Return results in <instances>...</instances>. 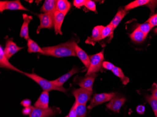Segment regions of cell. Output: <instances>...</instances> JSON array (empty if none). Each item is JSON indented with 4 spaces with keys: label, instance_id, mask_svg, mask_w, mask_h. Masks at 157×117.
I'll use <instances>...</instances> for the list:
<instances>
[{
    "label": "cell",
    "instance_id": "obj_33",
    "mask_svg": "<svg viewBox=\"0 0 157 117\" xmlns=\"http://www.w3.org/2000/svg\"><path fill=\"white\" fill-rule=\"evenodd\" d=\"M102 67L105 69L112 70L115 66L111 62L105 61H103V63H102Z\"/></svg>",
    "mask_w": 157,
    "mask_h": 117
},
{
    "label": "cell",
    "instance_id": "obj_26",
    "mask_svg": "<svg viewBox=\"0 0 157 117\" xmlns=\"http://www.w3.org/2000/svg\"><path fill=\"white\" fill-rule=\"evenodd\" d=\"M145 99L151 106L155 117H157V98L152 96V95H147L145 97Z\"/></svg>",
    "mask_w": 157,
    "mask_h": 117
},
{
    "label": "cell",
    "instance_id": "obj_35",
    "mask_svg": "<svg viewBox=\"0 0 157 117\" xmlns=\"http://www.w3.org/2000/svg\"><path fill=\"white\" fill-rule=\"evenodd\" d=\"M136 111L137 113L140 115L144 114L145 112V107L144 105H139L136 107Z\"/></svg>",
    "mask_w": 157,
    "mask_h": 117
},
{
    "label": "cell",
    "instance_id": "obj_37",
    "mask_svg": "<svg viewBox=\"0 0 157 117\" xmlns=\"http://www.w3.org/2000/svg\"><path fill=\"white\" fill-rule=\"evenodd\" d=\"M31 101L28 99H25L21 102V105L25 107H29L31 106Z\"/></svg>",
    "mask_w": 157,
    "mask_h": 117
},
{
    "label": "cell",
    "instance_id": "obj_5",
    "mask_svg": "<svg viewBox=\"0 0 157 117\" xmlns=\"http://www.w3.org/2000/svg\"><path fill=\"white\" fill-rule=\"evenodd\" d=\"M40 20V24L37 29L36 33L39 34L42 29H51L54 28V14L51 13L36 14Z\"/></svg>",
    "mask_w": 157,
    "mask_h": 117
},
{
    "label": "cell",
    "instance_id": "obj_20",
    "mask_svg": "<svg viewBox=\"0 0 157 117\" xmlns=\"http://www.w3.org/2000/svg\"><path fill=\"white\" fill-rule=\"evenodd\" d=\"M127 13H128V11L123 9H119L116 15L110 23V25L113 26L114 30L117 27L121 21L124 18V16L127 15Z\"/></svg>",
    "mask_w": 157,
    "mask_h": 117
},
{
    "label": "cell",
    "instance_id": "obj_25",
    "mask_svg": "<svg viewBox=\"0 0 157 117\" xmlns=\"http://www.w3.org/2000/svg\"><path fill=\"white\" fill-rule=\"evenodd\" d=\"M146 35H145L143 32L140 31L139 29L136 28L131 34L130 38L131 39L135 42H142L144 40L146 37Z\"/></svg>",
    "mask_w": 157,
    "mask_h": 117
},
{
    "label": "cell",
    "instance_id": "obj_1",
    "mask_svg": "<svg viewBox=\"0 0 157 117\" xmlns=\"http://www.w3.org/2000/svg\"><path fill=\"white\" fill-rule=\"evenodd\" d=\"M76 43L75 40H70L55 46L43 47L42 49L44 52L45 55L57 58L77 56L75 50Z\"/></svg>",
    "mask_w": 157,
    "mask_h": 117
},
{
    "label": "cell",
    "instance_id": "obj_23",
    "mask_svg": "<svg viewBox=\"0 0 157 117\" xmlns=\"http://www.w3.org/2000/svg\"><path fill=\"white\" fill-rule=\"evenodd\" d=\"M153 2V1H149V0H136L126 5L124 8V9L128 11V10L136 8V7L151 4Z\"/></svg>",
    "mask_w": 157,
    "mask_h": 117
},
{
    "label": "cell",
    "instance_id": "obj_38",
    "mask_svg": "<svg viewBox=\"0 0 157 117\" xmlns=\"http://www.w3.org/2000/svg\"><path fill=\"white\" fill-rule=\"evenodd\" d=\"M32 111V106L29 107H25L22 111V113L24 115H29Z\"/></svg>",
    "mask_w": 157,
    "mask_h": 117
},
{
    "label": "cell",
    "instance_id": "obj_32",
    "mask_svg": "<svg viewBox=\"0 0 157 117\" xmlns=\"http://www.w3.org/2000/svg\"><path fill=\"white\" fill-rule=\"evenodd\" d=\"M146 23L150 24L153 26H157V14L150 17L146 21Z\"/></svg>",
    "mask_w": 157,
    "mask_h": 117
},
{
    "label": "cell",
    "instance_id": "obj_14",
    "mask_svg": "<svg viewBox=\"0 0 157 117\" xmlns=\"http://www.w3.org/2000/svg\"><path fill=\"white\" fill-rule=\"evenodd\" d=\"M66 16V14L59 12L57 10L54 13V28L56 34L62 35L61 31L62 25Z\"/></svg>",
    "mask_w": 157,
    "mask_h": 117
},
{
    "label": "cell",
    "instance_id": "obj_17",
    "mask_svg": "<svg viewBox=\"0 0 157 117\" xmlns=\"http://www.w3.org/2000/svg\"><path fill=\"white\" fill-rule=\"evenodd\" d=\"M56 0H46L40 8V11L43 13H51L54 14L56 11Z\"/></svg>",
    "mask_w": 157,
    "mask_h": 117
},
{
    "label": "cell",
    "instance_id": "obj_22",
    "mask_svg": "<svg viewBox=\"0 0 157 117\" xmlns=\"http://www.w3.org/2000/svg\"><path fill=\"white\" fill-rule=\"evenodd\" d=\"M71 8V3L67 0H58L56 10L67 15Z\"/></svg>",
    "mask_w": 157,
    "mask_h": 117
},
{
    "label": "cell",
    "instance_id": "obj_16",
    "mask_svg": "<svg viewBox=\"0 0 157 117\" xmlns=\"http://www.w3.org/2000/svg\"><path fill=\"white\" fill-rule=\"evenodd\" d=\"M79 70L77 68L75 67H74L72 68L69 72L66 73V74L63 75L61 77H59L58 79L56 80L51 81L56 86H59V87H62L63 85L70 78L72 77L75 74L78 72Z\"/></svg>",
    "mask_w": 157,
    "mask_h": 117
},
{
    "label": "cell",
    "instance_id": "obj_29",
    "mask_svg": "<svg viewBox=\"0 0 157 117\" xmlns=\"http://www.w3.org/2000/svg\"><path fill=\"white\" fill-rule=\"evenodd\" d=\"M153 27L154 26L148 23H145L143 24H141L138 25L137 28L139 29L140 31L143 32L145 35L147 36L149 31H150L151 30Z\"/></svg>",
    "mask_w": 157,
    "mask_h": 117
},
{
    "label": "cell",
    "instance_id": "obj_24",
    "mask_svg": "<svg viewBox=\"0 0 157 117\" xmlns=\"http://www.w3.org/2000/svg\"><path fill=\"white\" fill-rule=\"evenodd\" d=\"M112 71L114 74L121 79V81L122 82V84H124V85H127L129 82V78L125 76L123 71L121 68L117 67H115Z\"/></svg>",
    "mask_w": 157,
    "mask_h": 117
},
{
    "label": "cell",
    "instance_id": "obj_40",
    "mask_svg": "<svg viewBox=\"0 0 157 117\" xmlns=\"http://www.w3.org/2000/svg\"><path fill=\"white\" fill-rule=\"evenodd\" d=\"M69 117V116H66V117Z\"/></svg>",
    "mask_w": 157,
    "mask_h": 117
},
{
    "label": "cell",
    "instance_id": "obj_34",
    "mask_svg": "<svg viewBox=\"0 0 157 117\" xmlns=\"http://www.w3.org/2000/svg\"><path fill=\"white\" fill-rule=\"evenodd\" d=\"M86 0H75L74 1V5L77 8H80L82 6H84Z\"/></svg>",
    "mask_w": 157,
    "mask_h": 117
},
{
    "label": "cell",
    "instance_id": "obj_7",
    "mask_svg": "<svg viewBox=\"0 0 157 117\" xmlns=\"http://www.w3.org/2000/svg\"><path fill=\"white\" fill-rule=\"evenodd\" d=\"M72 94L75 98V101L78 104H86L87 102L91 99L93 91L80 88L74 89L72 91Z\"/></svg>",
    "mask_w": 157,
    "mask_h": 117
},
{
    "label": "cell",
    "instance_id": "obj_13",
    "mask_svg": "<svg viewBox=\"0 0 157 117\" xmlns=\"http://www.w3.org/2000/svg\"><path fill=\"white\" fill-rule=\"evenodd\" d=\"M23 18L24 22L21 26L20 36V37L24 38V39L27 40L30 38L28 26L31 20H33V17L31 16H28L27 14H24L23 15Z\"/></svg>",
    "mask_w": 157,
    "mask_h": 117
},
{
    "label": "cell",
    "instance_id": "obj_18",
    "mask_svg": "<svg viewBox=\"0 0 157 117\" xmlns=\"http://www.w3.org/2000/svg\"><path fill=\"white\" fill-rule=\"evenodd\" d=\"M75 50L77 56L81 60L87 69H89L90 62V57L83 49L78 46L77 43H76L75 46Z\"/></svg>",
    "mask_w": 157,
    "mask_h": 117
},
{
    "label": "cell",
    "instance_id": "obj_2",
    "mask_svg": "<svg viewBox=\"0 0 157 117\" xmlns=\"http://www.w3.org/2000/svg\"><path fill=\"white\" fill-rule=\"evenodd\" d=\"M24 74L27 77L32 79L33 81L37 83L42 88L44 91H46L49 92L51 90H59L63 93H67V90L64 87H59L54 84L52 81L46 80L44 78L40 77L34 73H30L24 72Z\"/></svg>",
    "mask_w": 157,
    "mask_h": 117
},
{
    "label": "cell",
    "instance_id": "obj_27",
    "mask_svg": "<svg viewBox=\"0 0 157 117\" xmlns=\"http://www.w3.org/2000/svg\"><path fill=\"white\" fill-rule=\"evenodd\" d=\"M76 117H85L87 113V108L86 104H78L76 109Z\"/></svg>",
    "mask_w": 157,
    "mask_h": 117
},
{
    "label": "cell",
    "instance_id": "obj_15",
    "mask_svg": "<svg viewBox=\"0 0 157 117\" xmlns=\"http://www.w3.org/2000/svg\"><path fill=\"white\" fill-rule=\"evenodd\" d=\"M104 28V26L102 25H98L94 27L93 29L91 36L88 38L86 40V43L94 45L97 41L100 40L101 33Z\"/></svg>",
    "mask_w": 157,
    "mask_h": 117
},
{
    "label": "cell",
    "instance_id": "obj_10",
    "mask_svg": "<svg viewBox=\"0 0 157 117\" xmlns=\"http://www.w3.org/2000/svg\"><path fill=\"white\" fill-rule=\"evenodd\" d=\"M126 102V98L116 97L106 104L107 108L115 112H119L120 109Z\"/></svg>",
    "mask_w": 157,
    "mask_h": 117
},
{
    "label": "cell",
    "instance_id": "obj_21",
    "mask_svg": "<svg viewBox=\"0 0 157 117\" xmlns=\"http://www.w3.org/2000/svg\"><path fill=\"white\" fill-rule=\"evenodd\" d=\"M27 51L29 53H38L45 55V53L42 48L35 41L29 38L27 40Z\"/></svg>",
    "mask_w": 157,
    "mask_h": 117
},
{
    "label": "cell",
    "instance_id": "obj_36",
    "mask_svg": "<svg viewBox=\"0 0 157 117\" xmlns=\"http://www.w3.org/2000/svg\"><path fill=\"white\" fill-rule=\"evenodd\" d=\"M150 90L152 93V96L157 98V84L155 83H153Z\"/></svg>",
    "mask_w": 157,
    "mask_h": 117
},
{
    "label": "cell",
    "instance_id": "obj_39",
    "mask_svg": "<svg viewBox=\"0 0 157 117\" xmlns=\"http://www.w3.org/2000/svg\"><path fill=\"white\" fill-rule=\"evenodd\" d=\"M154 31L155 33H157V28H156V29H154Z\"/></svg>",
    "mask_w": 157,
    "mask_h": 117
},
{
    "label": "cell",
    "instance_id": "obj_19",
    "mask_svg": "<svg viewBox=\"0 0 157 117\" xmlns=\"http://www.w3.org/2000/svg\"><path fill=\"white\" fill-rule=\"evenodd\" d=\"M49 104V93L46 91H44L40 94L34 106L40 108H48Z\"/></svg>",
    "mask_w": 157,
    "mask_h": 117
},
{
    "label": "cell",
    "instance_id": "obj_9",
    "mask_svg": "<svg viewBox=\"0 0 157 117\" xmlns=\"http://www.w3.org/2000/svg\"><path fill=\"white\" fill-rule=\"evenodd\" d=\"M24 48L17 45L12 38L6 39V44L4 49V52L7 58L9 59L13 55L16 54L18 51Z\"/></svg>",
    "mask_w": 157,
    "mask_h": 117
},
{
    "label": "cell",
    "instance_id": "obj_30",
    "mask_svg": "<svg viewBox=\"0 0 157 117\" xmlns=\"http://www.w3.org/2000/svg\"><path fill=\"white\" fill-rule=\"evenodd\" d=\"M88 9L91 11H96V5L94 2L91 0H86L85 4L84 5Z\"/></svg>",
    "mask_w": 157,
    "mask_h": 117
},
{
    "label": "cell",
    "instance_id": "obj_12",
    "mask_svg": "<svg viewBox=\"0 0 157 117\" xmlns=\"http://www.w3.org/2000/svg\"><path fill=\"white\" fill-rule=\"evenodd\" d=\"M97 77V75L96 73L87 75L80 80L78 84L81 88L93 91V86Z\"/></svg>",
    "mask_w": 157,
    "mask_h": 117
},
{
    "label": "cell",
    "instance_id": "obj_6",
    "mask_svg": "<svg viewBox=\"0 0 157 117\" xmlns=\"http://www.w3.org/2000/svg\"><path fill=\"white\" fill-rule=\"evenodd\" d=\"M116 93L115 92L95 94L91 99L90 103L88 107V109L90 110L97 105L111 101L116 96Z\"/></svg>",
    "mask_w": 157,
    "mask_h": 117
},
{
    "label": "cell",
    "instance_id": "obj_8",
    "mask_svg": "<svg viewBox=\"0 0 157 117\" xmlns=\"http://www.w3.org/2000/svg\"><path fill=\"white\" fill-rule=\"evenodd\" d=\"M5 10H21L29 11L24 7L19 0L4 1L0 2V12L2 13Z\"/></svg>",
    "mask_w": 157,
    "mask_h": 117
},
{
    "label": "cell",
    "instance_id": "obj_28",
    "mask_svg": "<svg viewBox=\"0 0 157 117\" xmlns=\"http://www.w3.org/2000/svg\"><path fill=\"white\" fill-rule=\"evenodd\" d=\"M114 30L113 26L110 25H107L105 27H104V29L102 31L101 37H100V40L104 39V38L108 37L109 35H111L113 31Z\"/></svg>",
    "mask_w": 157,
    "mask_h": 117
},
{
    "label": "cell",
    "instance_id": "obj_3",
    "mask_svg": "<svg viewBox=\"0 0 157 117\" xmlns=\"http://www.w3.org/2000/svg\"><path fill=\"white\" fill-rule=\"evenodd\" d=\"M104 51L103 50L99 53L89 56L90 62V67L86 74L85 76L97 73L101 69L104 60Z\"/></svg>",
    "mask_w": 157,
    "mask_h": 117
},
{
    "label": "cell",
    "instance_id": "obj_31",
    "mask_svg": "<svg viewBox=\"0 0 157 117\" xmlns=\"http://www.w3.org/2000/svg\"><path fill=\"white\" fill-rule=\"evenodd\" d=\"M78 103L76 101H75V103L73 104V106L71 109L69 113V117H76V109Z\"/></svg>",
    "mask_w": 157,
    "mask_h": 117
},
{
    "label": "cell",
    "instance_id": "obj_4",
    "mask_svg": "<svg viewBox=\"0 0 157 117\" xmlns=\"http://www.w3.org/2000/svg\"><path fill=\"white\" fill-rule=\"evenodd\" d=\"M59 108H40L32 106V111L29 117H51L61 113Z\"/></svg>",
    "mask_w": 157,
    "mask_h": 117
},
{
    "label": "cell",
    "instance_id": "obj_11",
    "mask_svg": "<svg viewBox=\"0 0 157 117\" xmlns=\"http://www.w3.org/2000/svg\"><path fill=\"white\" fill-rule=\"evenodd\" d=\"M8 59L7 58L4 52V49L2 46L0 47V67L2 68L10 69L16 71L18 73H24L23 71L14 67L9 61Z\"/></svg>",
    "mask_w": 157,
    "mask_h": 117
}]
</instances>
